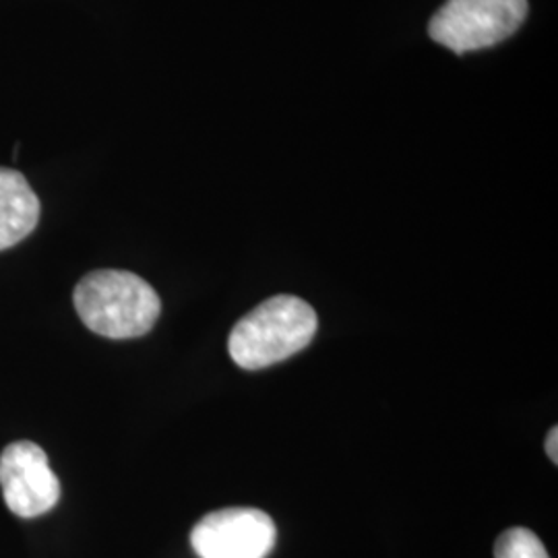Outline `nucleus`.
<instances>
[{"label":"nucleus","instance_id":"nucleus-1","mask_svg":"<svg viewBox=\"0 0 558 558\" xmlns=\"http://www.w3.org/2000/svg\"><path fill=\"white\" fill-rule=\"evenodd\" d=\"M73 300L85 327L110 339L145 336L161 311L158 292L145 279L122 269H100L85 276Z\"/></svg>","mask_w":558,"mask_h":558},{"label":"nucleus","instance_id":"nucleus-2","mask_svg":"<svg viewBox=\"0 0 558 558\" xmlns=\"http://www.w3.org/2000/svg\"><path fill=\"white\" fill-rule=\"evenodd\" d=\"M315 308L299 296L263 300L255 311L234 325L228 350L236 366L259 371L304 350L317 336Z\"/></svg>","mask_w":558,"mask_h":558},{"label":"nucleus","instance_id":"nucleus-3","mask_svg":"<svg viewBox=\"0 0 558 558\" xmlns=\"http://www.w3.org/2000/svg\"><path fill=\"white\" fill-rule=\"evenodd\" d=\"M527 15V0H447L428 23L430 38L456 54L507 40Z\"/></svg>","mask_w":558,"mask_h":558},{"label":"nucleus","instance_id":"nucleus-4","mask_svg":"<svg viewBox=\"0 0 558 558\" xmlns=\"http://www.w3.org/2000/svg\"><path fill=\"white\" fill-rule=\"evenodd\" d=\"M276 538V523L265 511L230 507L201 519L191 544L199 558H267Z\"/></svg>","mask_w":558,"mask_h":558},{"label":"nucleus","instance_id":"nucleus-5","mask_svg":"<svg viewBox=\"0 0 558 558\" xmlns=\"http://www.w3.org/2000/svg\"><path fill=\"white\" fill-rule=\"evenodd\" d=\"M0 488L17 518H40L54 509L60 484L46 453L29 440L9 445L0 456Z\"/></svg>","mask_w":558,"mask_h":558},{"label":"nucleus","instance_id":"nucleus-6","mask_svg":"<svg viewBox=\"0 0 558 558\" xmlns=\"http://www.w3.org/2000/svg\"><path fill=\"white\" fill-rule=\"evenodd\" d=\"M40 220V201L25 177L0 168V251L27 239Z\"/></svg>","mask_w":558,"mask_h":558},{"label":"nucleus","instance_id":"nucleus-7","mask_svg":"<svg viewBox=\"0 0 558 558\" xmlns=\"http://www.w3.org/2000/svg\"><path fill=\"white\" fill-rule=\"evenodd\" d=\"M495 558H550L542 539L525 530V527H511L500 534L495 544Z\"/></svg>","mask_w":558,"mask_h":558},{"label":"nucleus","instance_id":"nucleus-8","mask_svg":"<svg viewBox=\"0 0 558 558\" xmlns=\"http://www.w3.org/2000/svg\"><path fill=\"white\" fill-rule=\"evenodd\" d=\"M557 440L558 430L557 428H553V430L548 433V439H546V453H548V458L553 459V463H557L558 461Z\"/></svg>","mask_w":558,"mask_h":558}]
</instances>
